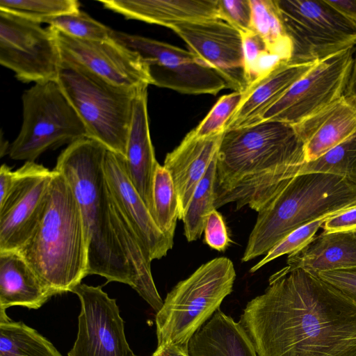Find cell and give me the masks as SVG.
I'll return each mask as SVG.
<instances>
[{"label":"cell","mask_w":356,"mask_h":356,"mask_svg":"<svg viewBox=\"0 0 356 356\" xmlns=\"http://www.w3.org/2000/svg\"><path fill=\"white\" fill-rule=\"evenodd\" d=\"M238 322L258 356H356V303L302 268L273 274Z\"/></svg>","instance_id":"1"},{"label":"cell","mask_w":356,"mask_h":356,"mask_svg":"<svg viewBox=\"0 0 356 356\" xmlns=\"http://www.w3.org/2000/svg\"><path fill=\"white\" fill-rule=\"evenodd\" d=\"M106 151L98 141L83 138L67 145L54 168L70 183L80 207L87 274L129 285L158 312L163 300L153 280L152 261L115 204L104 170Z\"/></svg>","instance_id":"2"},{"label":"cell","mask_w":356,"mask_h":356,"mask_svg":"<svg viewBox=\"0 0 356 356\" xmlns=\"http://www.w3.org/2000/svg\"><path fill=\"white\" fill-rule=\"evenodd\" d=\"M306 163L304 145L293 125L261 121L225 130L215 181L216 209L229 203L257 213L298 175Z\"/></svg>","instance_id":"3"},{"label":"cell","mask_w":356,"mask_h":356,"mask_svg":"<svg viewBox=\"0 0 356 356\" xmlns=\"http://www.w3.org/2000/svg\"><path fill=\"white\" fill-rule=\"evenodd\" d=\"M44 216L17 251L56 293L71 292L88 271L86 235L79 205L63 174L54 169Z\"/></svg>","instance_id":"4"},{"label":"cell","mask_w":356,"mask_h":356,"mask_svg":"<svg viewBox=\"0 0 356 356\" xmlns=\"http://www.w3.org/2000/svg\"><path fill=\"white\" fill-rule=\"evenodd\" d=\"M355 206L356 182L325 173L297 175L258 212L241 261L247 262L266 254L302 225Z\"/></svg>","instance_id":"5"},{"label":"cell","mask_w":356,"mask_h":356,"mask_svg":"<svg viewBox=\"0 0 356 356\" xmlns=\"http://www.w3.org/2000/svg\"><path fill=\"white\" fill-rule=\"evenodd\" d=\"M236 277L233 262L220 257L202 264L178 282L156 315L157 347L188 345L232 293Z\"/></svg>","instance_id":"6"},{"label":"cell","mask_w":356,"mask_h":356,"mask_svg":"<svg viewBox=\"0 0 356 356\" xmlns=\"http://www.w3.org/2000/svg\"><path fill=\"white\" fill-rule=\"evenodd\" d=\"M56 81L83 123L88 138L125 158L134 103L141 90L112 87L62 60Z\"/></svg>","instance_id":"7"},{"label":"cell","mask_w":356,"mask_h":356,"mask_svg":"<svg viewBox=\"0 0 356 356\" xmlns=\"http://www.w3.org/2000/svg\"><path fill=\"white\" fill-rule=\"evenodd\" d=\"M23 120L9 146L11 159L34 161L48 149L88 138L86 129L57 81L36 83L22 94Z\"/></svg>","instance_id":"8"},{"label":"cell","mask_w":356,"mask_h":356,"mask_svg":"<svg viewBox=\"0 0 356 356\" xmlns=\"http://www.w3.org/2000/svg\"><path fill=\"white\" fill-rule=\"evenodd\" d=\"M292 44L289 63L318 61L356 44V23L325 0H275Z\"/></svg>","instance_id":"9"},{"label":"cell","mask_w":356,"mask_h":356,"mask_svg":"<svg viewBox=\"0 0 356 356\" xmlns=\"http://www.w3.org/2000/svg\"><path fill=\"white\" fill-rule=\"evenodd\" d=\"M111 37L140 55L146 65L151 85L188 95H216L227 88L221 76L201 63L190 51L114 30Z\"/></svg>","instance_id":"10"},{"label":"cell","mask_w":356,"mask_h":356,"mask_svg":"<svg viewBox=\"0 0 356 356\" xmlns=\"http://www.w3.org/2000/svg\"><path fill=\"white\" fill-rule=\"evenodd\" d=\"M0 63L23 83L56 81L61 57L51 28L0 10Z\"/></svg>","instance_id":"11"},{"label":"cell","mask_w":356,"mask_h":356,"mask_svg":"<svg viewBox=\"0 0 356 356\" xmlns=\"http://www.w3.org/2000/svg\"><path fill=\"white\" fill-rule=\"evenodd\" d=\"M49 27L57 41L63 62L78 67L120 90L138 92L151 85L146 65L140 55L111 36L102 40H81Z\"/></svg>","instance_id":"12"},{"label":"cell","mask_w":356,"mask_h":356,"mask_svg":"<svg viewBox=\"0 0 356 356\" xmlns=\"http://www.w3.org/2000/svg\"><path fill=\"white\" fill-rule=\"evenodd\" d=\"M354 47L317 63L260 118L294 125L344 95Z\"/></svg>","instance_id":"13"},{"label":"cell","mask_w":356,"mask_h":356,"mask_svg":"<svg viewBox=\"0 0 356 356\" xmlns=\"http://www.w3.org/2000/svg\"><path fill=\"white\" fill-rule=\"evenodd\" d=\"M18 170L15 185L0 202V252H17L26 243L48 204L54 170L34 161Z\"/></svg>","instance_id":"14"},{"label":"cell","mask_w":356,"mask_h":356,"mask_svg":"<svg viewBox=\"0 0 356 356\" xmlns=\"http://www.w3.org/2000/svg\"><path fill=\"white\" fill-rule=\"evenodd\" d=\"M72 293L81 302L78 332L68 356H138L127 341L115 299L100 286L79 284Z\"/></svg>","instance_id":"15"},{"label":"cell","mask_w":356,"mask_h":356,"mask_svg":"<svg viewBox=\"0 0 356 356\" xmlns=\"http://www.w3.org/2000/svg\"><path fill=\"white\" fill-rule=\"evenodd\" d=\"M169 29L201 63L221 76L227 88L238 92L248 88L243 37L238 30L219 18L178 23Z\"/></svg>","instance_id":"16"},{"label":"cell","mask_w":356,"mask_h":356,"mask_svg":"<svg viewBox=\"0 0 356 356\" xmlns=\"http://www.w3.org/2000/svg\"><path fill=\"white\" fill-rule=\"evenodd\" d=\"M104 170L118 211L139 240L149 259L152 261L166 256L173 246V240L159 229L130 181L125 170L124 157L107 149Z\"/></svg>","instance_id":"17"},{"label":"cell","mask_w":356,"mask_h":356,"mask_svg":"<svg viewBox=\"0 0 356 356\" xmlns=\"http://www.w3.org/2000/svg\"><path fill=\"white\" fill-rule=\"evenodd\" d=\"M293 126L313 161L356 131V102L343 95Z\"/></svg>","instance_id":"18"},{"label":"cell","mask_w":356,"mask_h":356,"mask_svg":"<svg viewBox=\"0 0 356 356\" xmlns=\"http://www.w3.org/2000/svg\"><path fill=\"white\" fill-rule=\"evenodd\" d=\"M223 133L198 137L192 130L166 154L163 165L170 173L178 195L179 220H182L197 185L217 156Z\"/></svg>","instance_id":"19"},{"label":"cell","mask_w":356,"mask_h":356,"mask_svg":"<svg viewBox=\"0 0 356 356\" xmlns=\"http://www.w3.org/2000/svg\"><path fill=\"white\" fill-rule=\"evenodd\" d=\"M158 163L150 137L146 88L139 92L134 100L124 167L130 181L152 216L153 181Z\"/></svg>","instance_id":"20"},{"label":"cell","mask_w":356,"mask_h":356,"mask_svg":"<svg viewBox=\"0 0 356 356\" xmlns=\"http://www.w3.org/2000/svg\"><path fill=\"white\" fill-rule=\"evenodd\" d=\"M317 62L282 63L252 83L242 92L241 101L226 122L225 131L258 122L261 115Z\"/></svg>","instance_id":"21"},{"label":"cell","mask_w":356,"mask_h":356,"mask_svg":"<svg viewBox=\"0 0 356 356\" xmlns=\"http://www.w3.org/2000/svg\"><path fill=\"white\" fill-rule=\"evenodd\" d=\"M103 6L149 24L164 26L204 19L219 18L218 0H104Z\"/></svg>","instance_id":"22"},{"label":"cell","mask_w":356,"mask_h":356,"mask_svg":"<svg viewBox=\"0 0 356 356\" xmlns=\"http://www.w3.org/2000/svg\"><path fill=\"white\" fill-rule=\"evenodd\" d=\"M287 270L319 272L356 267V230L323 232L302 249L287 257Z\"/></svg>","instance_id":"23"},{"label":"cell","mask_w":356,"mask_h":356,"mask_svg":"<svg viewBox=\"0 0 356 356\" xmlns=\"http://www.w3.org/2000/svg\"><path fill=\"white\" fill-rule=\"evenodd\" d=\"M56 295L17 252H0V311L13 306L39 309Z\"/></svg>","instance_id":"24"},{"label":"cell","mask_w":356,"mask_h":356,"mask_svg":"<svg viewBox=\"0 0 356 356\" xmlns=\"http://www.w3.org/2000/svg\"><path fill=\"white\" fill-rule=\"evenodd\" d=\"M189 356H258L240 324L218 309L190 339Z\"/></svg>","instance_id":"25"},{"label":"cell","mask_w":356,"mask_h":356,"mask_svg":"<svg viewBox=\"0 0 356 356\" xmlns=\"http://www.w3.org/2000/svg\"><path fill=\"white\" fill-rule=\"evenodd\" d=\"M252 9V30L259 35L268 49L289 63L291 42L286 35L275 0H250Z\"/></svg>","instance_id":"26"},{"label":"cell","mask_w":356,"mask_h":356,"mask_svg":"<svg viewBox=\"0 0 356 356\" xmlns=\"http://www.w3.org/2000/svg\"><path fill=\"white\" fill-rule=\"evenodd\" d=\"M0 356H63L33 328L11 319L0 322Z\"/></svg>","instance_id":"27"},{"label":"cell","mask_w":356,"mask_h":356,"mask_svg":"<svg viewBox=\"0 0 356 356\" xmlns=\"http://www.w3.org/2000/svg\"><path fill=\"white\" fill-rule=\"evenodd\" d=\"M217 156L211 161L204 177L197 185L183 216L184 236L188 242L195 241L201 237L208 216L216 209L214 203Z\"/></svg>","instance_id":"28"},{"label":"cell","mask_w":356,"mask_h":356,"mask_svg":"<svg viewBox=\"0 0 356 356\" xmlns=\"http://www.w3.org/2000/svg\"><path fill=\"white\" fill-rule=\"evenodd\" d=\"M152 198L153 218L159 229L173 240L180 215L179 198L170 173L159 163L154 172Z\"/></svg>","instance_id":"29"},{"label":"cell","mask_w":356,"mask_h":356,"mask_svg":"<svg viewBox=\"0 0 356 356\" xmlns=\"http://www.w3.org/2000/svg\"><path fill=\"white\" fill-rule=\"evenodd\" d=\"M325 173L356 182V131L317 159L305 163L299 175Z\"/></svg>","instance_id":"30"},{"label":"cell","mask_w":356,"mask_h":356,"mask_svg":"<svg viewBox=\"0 0 356 356\" xmlns=\"http://www.w3.org/2000/svg\"><path fill=\"white\" fill-rule=\"evenodd\" d=\"M76 0H1L0 10L46 23L56 17L80 11Z\"/></svg>","instance_id":"31"},{"label":"cell","mask_w":356,"mask_h":356,"mask_svg":"<svg viewBox=\"0 0 356 356\" xmlns=\"http://www.w3.org/2000/svg\"><path fill=\"white\" fill-rule=\"evenodd\" d=\"M241 34L245 72L248 86L263 78L280 64L287 63L271 52L263 39L254 31Z\"/></svg>","instance_id":"32"},{"label":"cell","mask_w":356,"mask_h":356,"mask_svg":"<svg viewBox=\"0 0 356 356\" xmlns=\"http://www.w3.org/2000/svg\"><path fill=\"white\" fill-rule=\"evenodd\" d=\"M46 23L69 36L86 40L108 39L113 31L81 10L56 17Z\"/></svg>","instance_id":"33"},{"label":"cell","mask_w":356,"mask_h":356,"mask_svg":"<svg viewBox=\"0 0 356 356\" xmlns=\"http://www.w3.org/2000/svg\"><path fill=\"white\" fill-rule=\"evenodd\" d=\"M350 208L321 216L296 229L275 245L258 263L250 268V272L254 273L271 261L302 249L314 238L326 220Z\"/></svg>","instance_id":"34"},{"label":"cell","mask_w":356,"mask_h":356,"mask_svg":"<svg viewBox=\"0 0 356 356\" xmlns=\"http://www.w3.org/2000/svg\"><path fill=\"white\" fill-rule=\"evenodd\" d=\"M242 92H233L222 96L196 128L198 137H207L225 131V124L240 104Z\"/></svg>","instance_id":"35"},{"label":"cell","mask_w":356,"mask_h":356,"mask_svg":"<svg viewBox=\"0 0 356 356\" xmlns=\"http://www.w3.org/2000/svg\"><path fill=\"white\" fill-rule=\"evenodd\" d=\"M219 19L241 33L252 31L250 0H218Z\"/></svg>","instance_id":"36"},{"label":"cell","mask_w":356,"mask_h":356,"mask_svg":"<svg viewBox=\"0 0 356 356\" xmlns=\"http://www.w3.org/2000/svg\"><path fill=\"white\" fill-rule=\"evenodd\" d=\"M204 232L205 243L216 250L225 251L231 242L224 219L216 209L208 216Z\"/></svg>","instance_id":"37"},{"label":"cell","mask_w":356,"mask_h":356,"mask_svg":"<svg viewBox=\"0 0 356 356\" xmlns=\"http://www.w3.org/2000/svg\"><path fill=\"white\" fill-rule=\"evenodd\" d=\"M316 275L356 303V267L323 271Z\"/></svg>","instance_id":"38"},{"label":"cell","mask_w":356,"mask_h":356,"mask_svg":"<svg viewBox=\"0 0 356 356\" xmlns=\"http://www.w3.org/2000/svg\"><path fill=\"white\" fill-rule=\"evenodd\" d=\"M321 228L326 233L356 230V206L328 218Z\"/></svg>","instance_id":"39"},{"label":"cell","mask_w":356,"mask_h":356,"mask_svg":"<svg viewBox=\"0 0 356 356\" xmlns=\"http://www.w3.org/2000/svg\"><path fill=\"white\" fill-rule=\"evenodd\" d=\"M19 170L13 171L6 164L1 165L0 168V202L8 195L18 177Z\"/></svg>","instance_id":"40"},{"label":"cell","mask_w":356,"mask_h":356,"mask_svg":"<svg viewBox=\"0 0 356 356\" xmlns=\"http://www.w3.org/2000/svg\"><path fill=\"white\" fill-rule=\"evenodd\" d=\"M325 1L343 17L356 23V0H325Z\"/></svg>","instance_id":"41"},{"label":"cell","mask_w":356,"mask_h":356,"mask_svg":"<svg viewBox=\"0 0 356 356\" xmlns=\"http://www.w3.org/2000/svg\"><path fill=\"white\" fill-rule=\"evenodd\" d=\"M152 356H189L188 345H165L157 347Z\"/></svg>","instance_id":"42"},{"label":"cell","mask_w":356,"mask_h":356,"mask_svg":"<svg viewBox=\"0 0 356 356\" xmlns=\"http://www.w3.org/2000/svg\"><path fill=\"white\" fill-rule=\"evenodd\" d=\"M344 95L350 97L356 102V44L354 47L352 65Z\"/></svg>","instance_id":"43"}]
</instances>
